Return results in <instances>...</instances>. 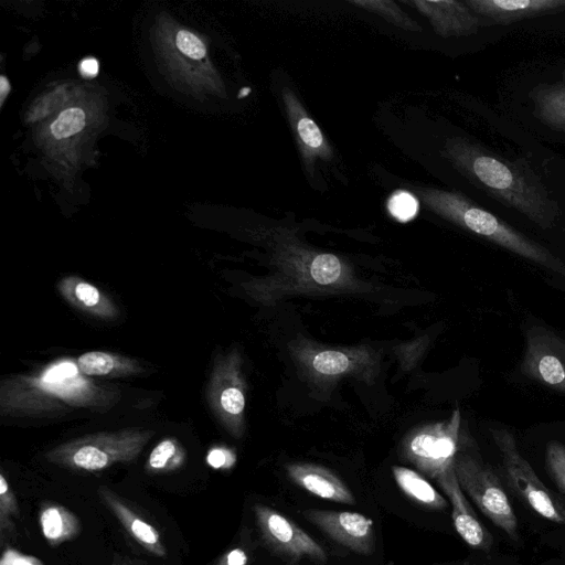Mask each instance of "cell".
<instances>
[{
  "mask_svg": "<svg viewBox=\"0 0 565 565\" xmlns=\"http://www.w3.org/2000/svg\"><path fill=\"white\" fill-rule=\"evenodd\" d=\"M75 296L78 301L87 307L96 306L100 299L98 289L84 281H81L75 286Z\"/></svg>",
  "mask_w": 565,
  "mask_h": 565,
  "instance_id": "31",
  "label": "cell"
},
{
  "mask_svg": "<svg viewBox=\"0 0 565 565\" xmlns=\"http://www.w3.org/2000/svg\"><path fill=\"white\" fill-rule=\"evenodd\" d=\"M289 478L309 493L333 502L353 504L355 498L349 487L329 469L311 463L287 466Z\"/></svg>",
  "mask_w": 565,
  "mask_h": 565,
  "instance_id": "15",
  "label": "cell"
},
{
  "mask_svg": "<svg viewBox=\"0 0 565 565\" xmlns=\"http://www.w3.org/2000/svg\"><path fill=\"white\" fill-rule=\"evenodd\" d=\"M303 516L331 540L356 554L370 555L374 550L372 519L359 512L311 509Z\"/></svg>",
  "mask_w": 565,
  "mask_h": 565,
  "instance_id": "8",
  "label": "cell"
},
{
  "mask_svg": "<svg viewBox=\"0 0 565 565\" xmlns=\"http://www.w3.org/2000/svg\"><path fill=\"white\" fill-rule=\"evenodd\" d=\"M109 565H151L147 562L130 558V557H116Z\"/></svg>",
  "mask_w": 565,
  "mask_h": 565,
  "instance_id": "36",
  "label": "cell"
},
{
  "mask_svg": "<svg viewBox=\"0 0 565 565\" xmlns=\"http://www.w3.org/2000/svg\"><path fill=\"white\" fill-rule=\"evenodd\" d=\"M20 518V509L17 497L12 491L3 473L0 475V532L3 537L6 533L14 530L13 519Z\"/></svg>",
  "mask_w": 565,
  "mask_h": 565,
  "instance_id": "21",
  "label": "cell"
},
{
  "mask_svg": "<svg viewBox=\"0 0 565 565\" xmlns=\"http://www.w3.org/2000/svg\"><path fill=\"white\" fill-rule=\"evenodd\" d=\"M412 3L430 21L434 31L443 36H466L476 33L486 21L476 14L466 2L454 0H415Z\"/></svg>",
  "mask_w": 565,
  "mask_h": 565,
  "instance_id": "10",
  "label": "cell"
},
{
  "mask_svg": "<svg viewBox=\"0 0 565 565\" xmlns=\"http://www.w3.org/2000/svg\"><path fill=\"white\" fill-rule=\"evenodd\" d=\"M10 92V84L6 76L0 77V97H1V104L6 99L7 95Z\"/></svg>",
  "mask_w": 565,
  "mask_h": 565,
  "instance_id": "37",
  "label": "cell"
},
{
  "mask_svg": "<svg viewBox=\"0 0 565 565\" xmlns=\"http://www.w3.org/2000/svg\"><path fill=\"white\" fill-rule=\"evenodd\" d=\"M342 274L340 259L333 254H319L310 265L311 278L319 285H330L337 281Z\"/></svg>",
  "mask_w": 565,
  "mask_h": 565,
  "instance_id": "22",
  "label": "cell"
},
{
  "mask_svg": "<svg viewBox=\"0 0 565 565\" xmlns=\"http://www.w3.org/2000/svg\"><path fill=\"white\" fill-rule=\"evenodd\" d=\"M249 92H250L249 87H244V88L239 92L238 97H239V98L245 97Z\"/></svg>",
  "mask_w": 565,
  "mask_h": 565,
  "instance_id": "38",
  "label": "cell"
},
{
  "mask_svg": "<svg viewBox=\"0 0 565 565\" xmlns=\"http://www.w3.org/2000/svg\"><path fill=\"white\" fill-rule=\"evenodd\" d=\"M78 366L87 375H106L115 367V360L105 352L92 351L78 358Z\"/></svg>",
  "mask_w": 565,
  "mask_h": 565,
  "instance_id": "27",
  "label": "cell"
},
{
  "mask_svg": "<svg viewBox=\"0 0 565 565\" xmlns=\"http://www.w3.org/2000/svg\"><path fill=\"white\" fill-rule=\"evenodd\" d=\"M85 126L83 109L72 107L63 110L51 125V132L56 139H64L81 131Z\"/></svg>",
  "mask_w": 565,
  "mask_h": 565,
  "instance_id": "23",
  "label": "cell"
},
{
  "mask_svg": "<svg viewBox=\"0 0 565 565\" xmlns=\"http://www.w3.org/2000/svg\"><path fill=\"white\" fill-rule=\"evenodd\" d=\"M247 562L245 550L235 547L220 556L212 565H247Z\"/></svg>",
  "mask_w": 565,
  "mask_h": 565,
  "instance_id": "32",
  "label": "cell"
},
{
  "mask_svg": "<svg viewBox=\"0 0 565 565\" xmlns=\"http://www.w3.org/2000/svg\"><path fill=\"white\" fill-rule=\"evenodd\" d=\"M312 366L320 374L337 375L350 367V360L340 351L327 350L315 355Z\"/></svg>",
  "mask_w": 565,
  "mask_h": 565,
  "instance_id": "24",
  "label": "cell"
},
{
  "mask_svg": "<svg viewBox=\"0 0 565 565\" xmlns=\"http://www.w3.org/2000/svg\"><path fill=\"white\" fill-rule=\"evenodd\" d=\"M281 96L307 167L310 168L316 158L330 159L332 151L321 129L309 117L295 94L286 87L281 90Z\"/></svg>",
  "mask_w": 565,
  "mask_h": 565,
  "instance_id": "14",
  "label": "cell"
},
{
  "mask_svg": "<svg viewBox=\"0 0 565 565\" xmlns=\"http://www.w3.org/2000/svg\"><path fill=\"white\" fill-rule=\"evenodd\" d=\"M178 49L190 58L200 60L205 56L203 42L193 33L180 30L175 36Z\"/></svg>",
  "mask_w": 565,
  "mask_h": 565,
  "instance_id": "28",
  "label": "cell"
},
{
  "mask_svg": "<svg viewBox=\"0 0 565 565\" xmlns=\"http://www.w3.org/2000/svg\"><path fill=\"white\" fill-rule=\"evenodd\" d=\"M536 116L547 126L565 130V74L561 82L536 87L532 92Z\"/></svg>",
  "mask_w": 565,
  "mask_h": 565,
  "instance_id": "18",
  "label": "cell"
},
{
  "mask_svg": "<svg viewBox=\"0 0 565 565\" xmlns=\"http://www.w3.org/2000/svg\"><path fill=\"white\" fill-rule=\"evenodd\" d=\"M454 468L462 491L472 499L493 524L515 540L518 520L493 470L469 455L457 456Z\"/></svg>",
  "mask_w": 565,
  "mask_h": 565,
  "instance_id": "4",
  "label": "cell"
},
{
  "mask_svg": "<svg viewBox=\"0 0 565 565\" xmlns=\"http://www.w3.org/2000/svg\"><path fill=\"white\" fill-rule=\"evenodd\" d=\"M221 405L230 414H239L245 407V397L236 387H227L221 394Z\"/></svg>",
  "mask_w": 565,
  "mask_h": 565,
  "instance_id": "29",
  "label": "cell"
},
{
  "mask_svg": "<svg viewBox=\"0 0 565 565\" xmlns=\"http://www.w3.org/2000/svg\"><path fill=\"white\" fill-rule=\"evenodd\" d=\"M387 209L397 221L408 222L418 212V201L406 191H396L388 199Z\"/></svg>",
  "mask_w": 565,
  "mask_h": 565,
  "instance_id": "26",
  "label": "cell"
},
{
  "mask_svg": "<svg viewBox=\"0 0 565 565\" xmlns=\"http://www.w3.org/2000/svg\"><path fill=\"white\" fill-rule=\"evenodd\" d=\"M136 444L84 443L57 450L50 458L60 465L84 471H99L117 461L134 459Z\"/></svg>",
  "mask_w": 565,
  "mask_h": 565,
  "instance_id": "12",
  "label": "cell"
},
{
  "mask_svg": "<svg viewBox=\"0 0 565 565\" xmlns=\"http://www.w3.org/2000/svg\"><path fill=\"white\" fill-rule=\"evenodd\" d=\"M521 372L565 394V339L544 327L529 329Z\"/></svg>",
  "mask_w": 565,
  "mask_h": 565,
  "instance_id": "6",
  "label": "cell"
},
{
  "mask_svg": "<svg viewBox=\"0 0 565 565\" xmlns=\"http://www.w3.org/2000/svg\"><path fill=\"white\" fill-rule=\"evenodd\" d=\"M490 433L500 451L507 479L511 488L541 516L565 524V504L539 479L531 465L518 449L515 438L505 428H491Z\"/></svg>",
  "mask_w": 565,
  "mask_h": 565,
  "instance_id": "3",
  "label": "cell"
},
{
  "mask_svg": "<svg viewBox=\"0 0 565 565\" xmlns=\"http://www.w3.org/2000/svg\"><path fill=\"white\" fill-rule=\"evenodd\" d=\"M392 471L399 490L415 503L431 510L448 507L446 499L416 471L401 466H394Z\"/></svg>",
  "mask_w": 565,
  "mask_h": 565,
  "instance_id": "17",
  "label": "cell"
},
{
  "mask_svg": "<svg viewBox=\"0 0 565 565\" xmlns=\"http://www.w3.org/2000/svg\"><path fill=\"white\" fill-rule=\"evenodd\" d=\"M422 196L431 210L445 218L527 260L565 275V264L548 249L462 195L441 190H425Z\"/></svg>",
  "mask_w": 565,
  "mask_h": 565,
  "instance_id": "2",
  "label": "cell"
},
{
  "mask_svg": "<svg viewBox=\"0 0 565 565\" xmlns=\"http://www.w3.org/2000/svg\"><path fill=\"white\" fill-rule=\"evenodd\" d=\"M76 367L71 363H64L51 369L44 377L46 382H55L75 375Z\"/></svg>",
  "mask_w": 565,
  "mask_h": 565,
  "instance_id": "33",
  "label": "cell"
},
{
  "mask_svg": "<svg viewBox=\"0 0 565 565\" xmlns=\"http://www.w3.org/2000/svg\"><path fill=\"white\" fill-rule=\"evenodd\" d=\"M436 480L451 504V516L457 533L470 547L489 551L493 544V539L479 522L467 501L458 482L455 468L443 473Z\"/></svg>",
  "mask_w": 565,
  "mask_h": 565,
  "instance_id": "9",
  "label": "cell"
},
{
  "mask_svg": "<svg viewBox=\"0 0 565 565\" xmlns=\"http://www.w3.org/2000/svg\"><path fill=\"white\" fill-rule=\"evenodd\" d=\"M207 462L211 467L217 469L227 466V455L222 449H213L207 455Z\"/></svg>",
  "mask_w": 565,
  "mask_h": 565,
  "instance_id": "35",
  "label": "cell"
},
{
  "mask_svg": "<svg viewBox=\"0 0 565 565\" xmlns=\"http://www.w3.org/2000/svg\"><path fill=\"white\" fill-rule=\"evenodd\" d=\"M469 565H477V564H469Z\"/></svg>",
  "mask_w": 565,
  "mask_h": 565,
  "instance_id": "39",
  "label": "cell"
},
{
  "mask_svg": "<svg viewBox=\"0 0 565 565\" xmlns=\"http://www.w3.org/2000/svg\"><path fill=\"white\" fill-rule=\"evenodd\" d=\"M79 73L86 78H93L97 76L99 71L98 61L94 57H86L81 61L78 65Z\"/></svg>",
  "mask_w": 565,
  "mask_h": 565,
  "instance_id": "34",
  "label": "cell"
},
{
  "mask_svg": "<svg viewBox=\"0 0 565 565\" xmlns=\"http://www.w3.org/2000/svg\"><path fill=\"white\" fill-rule=\"evenodd\" d=\"M98 497L126 532L143 550L157 557H167V548L160 531L151 522L143 519L126 499L107 487L99 488Z\"/></svg>",
  "mask_w": 565,
  "mask_h": 565,
  "instance_id": "11",
  "label": "cell"
},
{
  "mask_svg": "<svg viewBox=\"0 0 565 565\" xmlns=\"http://www.w3.org/2000/svg\"><path fill=\"white\" fill-rule=\"evenodd\" d=\"M182 458V452L177 444L170 439H164L149 455L147 467L156 472L169 471L178 468Z\"/></svg>",
  "mask_w": 565,
  "mask_h": 565,
  "instance_id": "20",
  "label": "cell"
},
{
  "mask_svg": "<svg viewBox=\"0 0 565 565\" xmlns=\"http://www.w3.org/2000/svg\"><path fill=\"white\" fill-rule=\"evenodd\" d=\"M350 3L361 7L370 12H373L387 22L396 25L406 31H420V25L417 24L407 13H405L395 2L390 0H355Z\"/></svg>",
  "mask_w": 565,
  "mask_h": 565,
  "instance_id": "19",
  "label": "cell"
},
{
  "mask_svg": "<svg viewBox=\"0 0 565 565\" xmlns=\"http://www.w3.org/2000/svg\"><path fill=\"white\" fill-rule=\"evenodd\" d=\"M466 4L487 25H508L524 19L565 11V0H468Z\"/></svg>",
  "mask_w": 565,
  "mask_h": 565,
  "instance_id": "13",
  "label": "cell"
},
{
  "mask_svg": "<svg viewBox=\"0 0 565 565\" xmlns=\"http://www.w3.org/2000/svg\"><path fill=\"white\" fill-rule=\"evenodd\" d=\"M546 468L558 488L565 493V446L550 441L545 451Z\"/></svg>",
  "mask_w": 565,
  "mask_h": 565,
  "instance_id": "25",
  "label": "cell"
},
{
  "mask_svg": "<svg viewBox=\"0 0 565 565\" xmlns=\"http://www.w3.org/2000/svg\"><path fill=\"white\" fill-rule=\"evenodd\" d=\"M459 419V412H455L449 424L437 425L416 434L407 443L406 457L435 479L454 468Z\"/></svg>",
  "mask_w": 565,
  "mask_h": 565,
  "instance_id": "7",
  "label": "cell"
},
{
  "mask_svg": "<svg viewBox=\"0 0 565 565\" xmlns=\"http://www.w3.org/2000/svg\"><path fill=\"white\" fill-rule=\"evenodd\" d=\"M0 565H44V563L33 555L21 553L12 547H6L1 555Z\"/></svg>",
  "mask_w": 565,
  "mask_h": 565,
  "instance_id": "30",
  "label": "cell"
},
{
  "mask_svg": "<svg viewBox=\"0 0 565 565\" xmlns=\"http://www.w3.org/2000/svg\"><path fill=\"white\" fill-rule=\"evenodd\" d=\"M256 525L265 544L290 565L309 558L327 561V553L307 532L279 511L257 503L253 508Z\"/></svg>",
  "mask_w": 565,
  "mask_h": 565,
  "instance_id": "5",
  "label": "cell"
},
{
  "mask_svg": "<svg viewBox=\"0 0 565 565\" xmlns=\"http://www.w3.org/2000/svg\"><path fill=\"white\" fill-rule=\"evenodd\" d=\"M451 157L489 194L544 230L554 225L559 210L531 171L466 141L451 147Z\"/></svg>",
  "mask_w": 565,
  "mask_h": 565,
  "instance_id": "1",
  "label": "cell"
},
{
  "mask_svg": "<svg viewBox=\"0 0 565 565\" xmlns=\"http://www.w3.org/2000/svg\"><path fill=\"white\" fill-rule=\"evenodd\" d=\"M39 524L42 535L52 547L76 539L82 531L81 520L77 515L54 501L41 503Z\"/></svg>",
  "mask_w": 565,
  "mask_h": 565,
  "instance_id": "16",
  "label": "cell"
}]
</instances>
